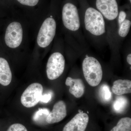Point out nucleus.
Segmentation results:
<instances>
[{
  "label": "nucleus",
  "mask_w": 131,
  "mask_h": 131,
  "mask_svg": "<svg viewBox=\"0 0 131 131\" xmlns=\"http://www.w3.org/2000/svg\"><path fill=\"white\" fill-rule=\"evenodd\" d=\"M84 22L85 29L93 36L100 37L106 32L104 18L96 8H87L84 12Z\"/></svg>",
  "instance_id": "1"
},
{
  "label": "nucleus",
  "mask_w": 131,
  "mask_h": 131,
  "mask_svg": "<svg viewBox=\"0 0 131 131\" xmlns=\"http://www.w3.org/2000/svg\"><path fill=\"white\" fill-rule=\"evenodd\" d=\"M82 68L84 78L90 86L95 87L100 84L103 77V70L96 58L87 56L83 61Z\"/></svg>",
  "instance_id": "2"
},
{
  "label": "nucleus",
  "mask_w": 131,
  "mask_h": 131,
  "mask_svg": "<svg viewBox=\"0 0 131 131\" xmlns=\"http://www.w3.org/2000/svg\"><path fill=\"white\" fill-rule=\"evenodd\" d=\"M62 19L64 27L69 30L76 32L80 29L81 22L77 6L71 2L66 3L62 9Z\"/></svg>",
  "instance_id": "3"
},
{
  "label": "nucleus",
  "mask_w": 131,
  "mask_h": 131,
  "mask_svg": "<svg viewBox=\"0 0 131 131\" xmlns=\"http://www.w3.org/2000/svg\"><path fill=\"white\" fill-rule=\"evenodd\" d=\"M56 22L52 17L45 20L38 34L37 42L40 47L45 48L49 46L54 39L56 31Z\"/></svg>",
  "instance_id": "4"
},
{
  "label": "nucleus",
  "mask_w": 131,
  "mask_h": 131,
  "mask_svg": "<svg viewBox=\"0 0 131 131\" xmlns=\"http://www.w3.org/2000/svg\"><path fill=\"white\" fill-rule=\"evenodd\" d=\"M65 60L63 55L59 52L52 53L50 57L46 66V73L48 79L56 80L63 73Z\"/></svg>",
  "instance_id": "5"
},
{
  "label": "nucleus",
  "mask_w": 131,
  "mask_h": 131,
  "mask_svg": "<svg viewBox=\"0 0 131 131\" xmlns=\"http://www.w3.org/2000/svg\"><path fill=\"white\" fill-rule=\"evenodd\" d=\"M43 92V87L40 83H34L31 84L21 95V104L27 108L34 107L40 101Z\"/></svg>",
  "instance_id": "6"
},
{
  "label": "nucleus",
  "mask_w": 131,
  "mask_h": 131,
  "mask_svg": "<svg viewBox=\"0 0 131 131\" xmlns=\"http://www.w3.org/2000/svg\"><path fill=\"white\" fill-rule=\"evenodd\" d=\"M23 29L20 23L13 22L7 27L5 35L6 45L15 49L21 44L23 39Z\"/></svg>",
  "instance_id": "7"
},
{
  "label": "nucleus",
  "mask_w": 131,
  "mask_h": 131,
  "mask_svg": "<svg viewBox=\"0 0 131 131\" xmlns=\"http://www.w3.org/2000/svg\"><path fill=\"white\" fill-rule=\"evenodd\" d=\"M96 9L107 20L112 21L118 17V6L117 0H96Z\"/></svg>",
  "instance_id": "8"
},
{
  "label": "nucleus",
  "mask_w": 131,
  "mask_h": 131,
  "mask_svg": "<svg viewBox=\"0 0 131 131\" xmlns=\"http://www.w3.org/2000/svg\"><path fill=\"white\" fill-rule=\"evenodd\" d=\"M89 121V117L86 113H79L65 125L63 131H85Z\"/></svg>",
  "instance_id": "9"
},
{
  "label": "nucleus",
  "mask_w": 131,
  "mask_h": 131,
  "mask_svg": "<svg viewBox=\"0 0 131 131\" xmlns=\"http://www.w3.org/2000/svg\"><path fill=\"white\" fill-rule=\"evenodd\" d=\"M67 115V110L65 102L60 101L57 102L53 109L47 115L46 121L49 124L58 123L63 119Z\"/></svg>",
  "instance_id": "10"
},
{
  "label": "nucleus",
  "mask_w": 131,
  "mask_h": 131,
  "mask_svg": "<svg viewBox=\"0 0 131 131\" xmlns=\"http://www.w3.org/2000/svg\"><path fill=\"white\" fill-rule=\"evenodd\" d=\"M65 84L70 87V93L76 98H80L84 94L85 86L81 79H74L68 77L66 80Z\"/></svg>",
  "instance_id": "11"
},
{
  "label": "nucleus",
  "mask_w": 131,
  "mask_h": 131,
  "mask_svg": "<svg viewBox=\"0 0 131 131\" xmlns=\"http://www.w3.org/2000/svg\"><path fill=\"white\" fill-rule=\"evenodd\" d=\"M118 17V34L121 37H126L130 31L131 20L127 18V13L124 10L119 12Z\"/></svg>",
  "instance_id": "12"
},
{
  "label": "nucleus",
  "mask_w": 131,
  "mask_h": 131,
  "mask_svg": "<svg viewBox=\"0 0 131 131\" xmlns=\"http://www.w3.org/2000/svg\"><path fill=\"white\" fill-rule=\"evenodd\" d=\"M12 71L8 62L5 59L0 57V84L8 86L12 81Z\"/></svg>",
  "instance_id": "13"
},
{
  "label": "nucleus",
  "mask_w": 131,
  "mask_h": 131,
  "mask_svg": "<svg viewBox=\"0 0 131 131\" xmlns=\"http://www.w3.org/2000/svg\"><path fill=\"white\" fill-rule=\"evenodd\" d=\"M112 91L118 95L130 93L131 81L127 80H118L115 81L112 87Z\"/></svg>",
  "instance_id": "14"
},
{
  "label": "nucleus",
  "mask_w": 131,
  "mask_h": 131,
  "mask_svg": "<svg viewBox=\"0 0 131 131\" xmlns=\"http://www.w3.org/2000/svg\"><path fill=\"white\" fill-rule=\"evenodd\" d=\"M110 131H131V119L129 117L122 118Z\"/></svg>",
  "instance_id": "15"
},
{
  "label": "nucleus",
  "mask_w": 131,
  "mask_h": 131,
  "mask_svg": "<svg viewBox=\"0 0 131 131\" xmlns=\"http://www.w3.org/2000/svg\"><path fill=\"white\" fill-rule=\"evenodd\" d=\"M128 100L126 97L123 96H118L115 101L113 107L116 112H123L128 105Z\"/></svg>",
  "instance_id": "16"
},
{
  "label": "nucleus",
  "mask_w": 131,
  "mask_h": 131,
  "mask_svg": "<svg viewBox=\"0 0 131 131\" xmlns=\"http://www.w3.org/2000/svg\"><path fill=\"white\" fill-rule=\"evenodd\" d=\"M100 95L103 101L108 102L112 98V94L110 88L107 84H103L100 88Z\"/></svg>",
  "instance_id": "17"
},
{
  "label": "nucleus",
  "mask_w": 131,
  "mask_h": 131,
  "mask_svg": "<svg viewBox=\"0 0 131 131\" xmlns=\"http://www.w3.org/2000/svg\"><path fill=\"white\" fill-rule=\"evenodd\" d=\"M50 112L49 109L46 108H39L38 111L35 113L33 116V119L35 121H37L44 115L47 116Z\"/></svg>",
  "instance_id": "18"
},
{
  "label": "nucleus",
  "mask_w": 131,
  "mask_h": 131,
  "mask_svg": "<svg viewBox=\"0 0 131 131\" xmlns=\"http://www.w3.org/2000/svg\"><path fill=\"white\" fill-rule=\"evenodd\" d=\"M7 131H28L25 127L22 124H15L12 125Z\"/></svg>",
  "instance_id": "19"
},
{
  "label": "nucleus",
  "mask_w": 131,
  "mask_h": 131,
  "mask_svg": "<svg viewBox=\"0 0 131 131\" xmlns=\"http://www.w3.org/2000/svg\"><path fill=\"white\" fill-rule=\"evenodd\" d=\"M21 5L33 7L37 5L39 0H17Z\"/></svg>",
  "instance_id": "20"
},
{
  "label": "nucleus",
  "mask_w": 131,
  "mask_h": 131,
  "mask_svg": "<svg viewBox=\"0 0 131 131\" xmlns=\"http://www.w3.org/2000/svg\"><path fill=\"white\" fill-rule=\"evenodd\" d=\"M52 97V95L51 93H47L42 95L40 98V101L44 103H47L50 100Z\"/></svg>",
  "instance_id": "21"
},
{
  "label": "nucleus",
  "mask_w": 131,
  "mask_h": 131,
  "mask_svg": "<svg viewBox=\"0 0 131 131\" xmlns=\"http://www.w3.org/2000/svg\"><path fill=\"white\" fill-rule=\"evenodd\" d=\"M127 63L131 65V53L128 54L127 57Z\"/></svg>",
  "instance_id": "22"
},
{
  "label": "nucleus",
  "mask_w": 131,
  "mask_h": 131,
  "mask_svg": "<svg viewBox=\"0 0 131 131\" xmlns=\"http://www.w3.org/2000/svg\"><path fill=\"white\" fill-rule=\"evenodd\" d=\"M129 2H130V3H131V0H129Z\"/></svg>",
  "instance_id": "23"
}]
</instances>
